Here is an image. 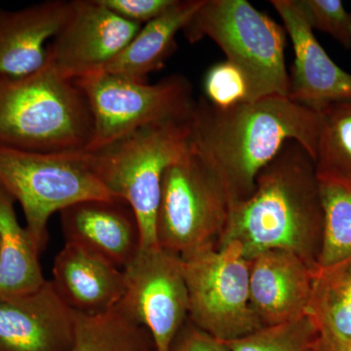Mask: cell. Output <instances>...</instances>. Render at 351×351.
Returning a JSON list of instances; mask_svg holds the SVG:
<instances>
[{
    "label": "cell",
    "instance_id": "1",
    "mask_svg": "<svg viewBox=\"0 0 351 351\" xmlns=\"http://www.w3.org/2000/svg\"><path fill=\"white\" fill-rule=\"evenodd\" d=\"M321 123L288 97L269 96L228 108L201 97L191 117L189 147L223 184L230 205L253 195L258 174L294 141L315 160Z\"/></svg>",
    "mask_w": 351,
    "mask_h": 351
},
{
    "label": "cell",
    "instance_id": "2",
    "mask_svg": "<svg viewBox=\"0 0 351 351\" xmlns=\"http://www.w3.org/2000/svg\"><path fill=\"white\" fill-rule=\"evenodd\" d=\"M322 234V203L314 161L304 147L290 141L258 174L253 195L230 205L217 247L237 242L248 261L281 249L317 267Z\"/></svg>",
    "mask_w": 351,
    "mask_h": 351
},
{
    "label": "cell",
    "instance_id": "3",
    "mask_svg": "<svg viewBox=\"0 0 351 351\" xmlns=\"http://www.w3.org/2000/svg\"><path fill=\"white\" fill-rule=\"evenodd\" d=\"M93 119L86 97L49 62L24 76L0 75V147L86 151Z\"/></svg>",
    "mask_w": 351,
    "mask_h": 351
},
{
    "label": "cell",
    "instance_id": "4",
    "mask_svg": "<svg viewBox=\"0 0 351 351\" xmlns=\"http://www.w3.org/2000/svg\"><path fill=\"white\" fill-rule=\"evenodd\" d=\"M189 133L191 117L145 127L101 151L89 152L104 186L135 214L142 249L158 247L156 219L163 176L188 149Z\"/></svg>",
    "mask_w": 351,
    "mask_h": 351
},
{
    "label": "cell",
    "instance_id": "5",
    "mask_svg": "<svg viewBox=\"0 0 351 351\" xmlns=\"http://www.w3.org/2000/svg\"><path fill=\"white\" fill-rule=\"evenodd\" d=\"M184 34L189 43L212 39L243 73L250 101L288 97L287 32L246 0H204Z\"/></svg>",
    "mask_w": 351,
    "mask_h": 351
},
{
    "label": "cell",
    "instance_id": "6",
    "mask_svg": "<svg viewBox=\"0 0 351 351\" xmlns=\"http://www.w3.org/2000/svg\"><path fill=\"white\" fill-rule=\"evenodd\" d=\"M0 186L22 207L25 228L40 252L47 245L53 214L83 201L117 199L97 176L87 151L0 147Z\"/></svg>",
    "mask_w": 351,
    "mask_h": 351
},
{
    "label": "cell",
    "instance_id": "7",
    "mask_svg": "<svg viewBox=\"0 0 351 351\" xmlns=\"http://www.w3.org/2000/svg\"><path fill=\"white\" fill-rule=\"evenodd\" d=\"M75 83L93 119L87 152L101 151L147 126L188 119L195 105L191 83L180 75L149 84L101 71Z\"/></svg>",
    "mask_w": 351,
    "mask_h": 351
},
{
    "label": "cell",
    "instance_id": "8",
    "mask_svg": "<svg viewBox=\"0 0 351 351\" xmlns=\"http://www.w3.org/2000/svg\"><path fill=\"white\" fill-rule=\"evenodd\" d=\"M230 208L223 184L188 147L163 176L156 219L159 248L182 258L217 247Z\"/></svg>",
    "mask_w": 351,
    "mask_h": 351
},
{
    "label": "cell",
    "instance_id": "9",
    "mask_svg": "<svg viewBox=\"0 0 351 351\" xmlns=\"http://www.w3.org/2000/svg\"><path fill=\"white\" fill-rule=\"evenodd\" d=\"M181 260L189 322L223 343L262 328L250 304V263L237 242L207 247Z\"/></svg>",
    "mask_w": 351,
    "mask_h": 351
},
{
    "label": "cell",
    "instance_id": "10",
    "mask_svg": "<svg viewBox=\"0 0 351 351\" xmlns=\"http://www.w3.org/2000/svg\"><path fill=\"white\" fill-rule=\"evenodd\" d=\"M120 304L147 328L156 351H170L189 319V294L181 258L159 247L141 249L123 270Z\"/></svg>",
    "mask_w": 351,
    "mask_h": 351
},
{
    "label": "cell",
    "instance_id": "11",
    "mask_svg": "<svg viewBox=\"0 0 351 351\" xmlns=\"http://www.w3.org/2000/svg\"><path fill=\"white\" fill-rule=\"evenodd\" d=\"M71 15L47 46V61L71 82L104 71L137 34L134 24L101 0H73Z\"/></svg>",
    "mask_w": 351,
    "mask_h": 351
},
{
    "label": "cell",
    "instance_id": "12",
    "mask_svg": "<svg viewBox=\"0 0 351 351\" xmlns=\"http://www.w3.org/2000/svg\"><path fill=\"white\" fill-rule=\"evenodd\" d=\"M270 3L280 16L294 48L288 98L316 112L339 101L350 100L351 73L327 54L297 0H272Z\"/></svg>",
    "mask_w": 351,
    "mask_h": 351
},
{
    "label": "cell",
    "instance_id": "13",
    "mask_svg": "<svg viewBox=\"0 0 351 351\" xmlns=\"http://www.w3.org/2000/svg\"><path fill=\"white\" fill-rule=\"evenodd\" d=\"M75 313L50 280L31 294L0 299V351H71Z\"/></svg>",
    "mask_w": 351,
    "mask_h": 351
},
{
    "label": "cell",
    "instance_id": "14",
    "mask_svg": "<svg viewBox=\"0 0 351 351\" xmlns=\"http://www.w3.org/2000/svg\"><path fill=\"white\" fill-rule=\"evenodd\" d=\"M252 311L261 326H274L306 315L317 267L294 252L269 250L249 261Z\"/></svg>",
    "mask_w": 351,
    "mask_h": 351
},
{
    "label": "cell",
    "instance_id": "15",
    "mask_svg": "<svg viewBox=\"0 0 351 351\" xmlns=\"http://www.w3.org/2000/svg\"><path fill=\"white\" fill-rule=\"evenodd\" d=\"M66 243L75 244L124 270L140 253L137 218L119 199L87 200L60 212Z\"/></svg>",
    "mask_w": 351,
    "mask_h": 351
},
{
    "label": "cell",
    "instance_id": "16",
    "mask_svg": "<svg viewBox=\"0 0 351 351\" xmlns=\"http://www.w3.org/2000/svg\"><path fill=\"white\" fill-rule=\"evenodd\" d=\"M71 1L50 0L19 10L0 7V75L24 76L47 62L48 41L71 12Z\"/></svg>",
    "mask_w": 351,
    "mask_h": 351
},
{
    "label": "cell",
    "instance_id": "17",
    "mask_svg": "<svg viewBox=\"0 0 351 351\" xmlns=\"http://www.w3.org/2000/svg\"><path fill=\"white\" fill-rule=\"evenodd\" d=\"M52 274L57 294L76 313H108L125 291L123 270L75 244L66 243L58 253Z\"/></svg>",
    "mask_w": 351,
    "mask_h": 351
},
{
    "label": "cell",
    "instance_id": "18",
    "mask_svg": "<svg viewBox=\"0 0 351 351\" xmlns=\"http://www.w3.org/2000/svg\"><path fill=\"white\" fill-rule=\"evenodd\" d=\"M203 3L204 0H176L165 13L143 25L104 71L147 82V75L163 68L175 49L178 32L184 31Z\"/></svg>",
    "mask_w": 351,
    "mask_h": 351
},
{
    "label": "cell",
    "instance_id": "19",
    "mask_svg": "<svg viewBox=\"0 0 351 351\" xmlns=\"http://www.w3.org/2000/svg\"><path fill=\"white\" fill-rule=\"evenodd\" d=\"M15 202L0 186V299L31 294L47 281L39 263L41 252L21 225Z\"/></svg>",
    "mask_w": 351,
    "mask_h": 351
},
{
    "label": "cell",
    "instance_id": "20",
    "mask_svg": "<svg viewBox=\"0 0 351 351\" xmlns=\"http://www.w3.org/2000/svg\"><path fill=\"white\" fill-rule=\"evenodd\" d=\"M307 315L315 323L328 351L351 345V256L315 269Z\"/></svg>",
    "mask_w": 351,
    "mask_h": 351
},
{
    "label": "cell",
    "instance_id": "21",
    "mask_svg": "<svg viewBox=\"0 0 351 351\" xmlns=\"http://www.w3.org/2000/svg\"><path fill=\"white\" fill-rule=\"evenodd\" d=\"M71 351H156L147 328L117 304L97 315L75 313V331Z\"/></svg>",
    "mask_w": 351,
    "mask_h": 351
},
{
    "label": "cell",
    "instance_id": "22",
    "mask_svg": "<svg viewBox=\"0 0 351 351\" xmlns=\"http://www.w3.org/2000/svg\"><path fill=\"white\" fill-rule=\"evenodd\" d=\"M317 179L323 209L317 267H328L351 256V181L325 175Z\"/></svg>",
    "mask_w": 351,
    "mask_h": 351
},
{
    "label": "cell",
    "instance_id": "23",
    "mask_svg": "<svg viewBox=\"0 0 351 351\" xmlns=\"http://www.w3.org/2000/svg\"><path fill=\"white\" fill-rule=\"evenodd\" d=\"M316 174L351 181V99L320 112Z\"/></svg>",
    "mask_w": 351,
    "mask_h": 351
},
{
    "label": "cell",
    "instance_id": "24",
    "mask_svg": "<svg viewBox=\"0 0 351 351\" xmlns=\"http://www.w3.org/2000/svg\"><path fill=\"white\" fill-rule=\"evenodd\" d=\"M223 343L230 351H328L315 323L307 314Z\"/></svg>",
    "mask_w": 351,
    "mask_h": 351
},
{
    "label": "cell",
    "instance_id": "25",
    "mask_svg": "<svg viewBox=\"0 0 351 351\" xmlns=\"http://www.w3.org/2000/svg\"><path fill=\"white\" fill-rule=\"evenodd\" d=\"M204 98L218 108H228L250 101V92L241 71L230 61L214 64L203 80Z\"/></svg>",
    "mask_w": 351,
    "mask_h": 351
},
{
    "label": "cell",
    "instance_id": "26",
    "mask_svg": "<svg viewBox=\"0 0 351 351\" xmlns=\"http://www.w3.org/2000/svg\"><path fill=\"white\" fill-rule=\"evenodd\" d=\"M311 29L329 34L351 49V12L339 0H297Z\"/></svg>",
    "mask_w": 351,
    "mask_h": 351
},
{
    "label": "cell",
    "instance_id": "27",
    "mask_svg": "<svg viewBox=\"0 0 351 351\" xmlns=\"http://www.w3.org/2000/svg\"><path fill=\"white\" fill-rule=\"evenodd\" d=\"M112 12L129 22L144 25L174 5L176 0H101Z\"/></svg>",
    "mask_w": 351,
    "mask_h": 351
},
{
    "label": "cell",
    "instance_id": "28",
    "mask_svg": "<svg viewBox=\"0 0 351 351\" xmlns=\"http://www.w3.org/2000/svg\"><path fill=\"white\" fill-rule=\"evenodd\" d=\"M170 351H230L223 341L201 331L186 321L176 337Z\"/></svg>",
    "mask_w": 351,
    "mask_h": 351
},
{
    "label": "cell",
    "instance_id": "29",
    "mask_svg": "<svg viewBox=\"0 0 351 351\" xmlns=\"http://www.w3.org/2000/svg\"><path fill=\"white\" fill-rule=\"evenodd\" d=\"M337 351H351V345H346L341 346Z\"/></svg>",
    "mask_w": 351,
    "mask_h": 351
}]
</instances>
